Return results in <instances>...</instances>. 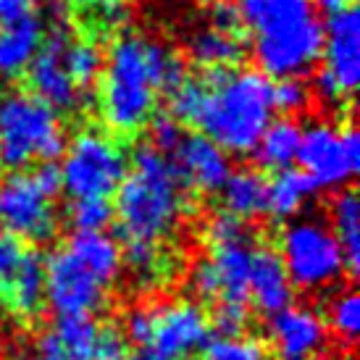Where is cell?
I'll return each mask as SVG.
<instances>
[{"label":"cell","instance_id":"obj_1","mask_svg":"<svg viewBox=\"0 0 360 360\" xmlns=\"http://www.w3.org/2000/svg\"><path fill=\"white\" fill-rule=\"evenodd\" d=\"M274 82L258 69H213L169 92L171 116L226 153H252L274 121Z\"/></svg>","mask_w":360,"mask_h":360},{"label":"cell","instance_id":"obj_2","mask_svg":"<svg viewBox=\"0 0 360 360\" xmlns=\"http://www.w3.org/2000/svg\"><path fill=\"white\" fill-rule=\"evenodd\" d=\"M187 79L184 63L158 40L127 32L103 58L98 110L105 127L134 134L155 116L160 92H171Z\"/></svg>","mask_w":360,"mask_h":360},{"label":"cell","instance_id":"obj_3","mask_svg":"<svg viewBox=\"0 0 360 360\" xmlns=\"http://www.w3.org/2000/svg\"><path fill=\"white\" fill-rule=\"evenodd\" d=\"M252 32V58L269 79H300L321 60L323 24L310 0H240Z\"/></svg>","mask_w":360,"mask_h":360},{"label":"cell","instance_id":"obj_4","mask_svg":"<svg viewBox=\"0 0 360 360\" xmlns=\"http://www.w3.org/2000/svg\"><path fill=\"white\" fill-rule=\"evenodd\" d=\"M184 213L187 198L171 158L153 145L137 148L116 190L113 216L119 221L121 237L127 245H160L179 229Z\"/></svg>","mask_w":360,"mask_h":360},{"label":"cell","instance_id":"obj_5","mask_svg":"<svg viewBox=\"0 0 360 360\" xmlns=\"http://www.w3.org/2000/svg\"><path fill=\"white\" fill-rule=\"evenodd\" d=\"M66 148L58 110L32 92L0 95V169L24 171L30 163H51Z\"/></svg>","mask_w":360,"mask_h":360},{"label":"cell","instance_id":"obj_6","mask_svg":"<svg viewBox=\"0 0 360 360\" xmlns=\"http://www.w3.org/2000/svg\"><path fill=\"white\" fill-rule=\"evenodd\" d=\"M58 166L60 190L71 200L105 198L110 200L129 169V158L119 142L103 129H82L69 148H63Z\"/></svg>","mask_w":360,"mask_h":360},{"label":"cell","instance_id":"obj_7","mask_svg":"<svg viewBox=\"0 0 360 360\" xmlns=\"http://www.w3.org/2000/svg\"><path fill=\"white\" fill-rule=\"evenodd\" d=\"M279 260L292 287L302 292H321L345 276L347 263L329 224L316 219H297L287 224L279 237Z\"/></svg>","mask_w":360,"mask_h":360},{"label":"cell","instance_id":"obj_8","mask_svg":"<svg viewBox=\"0 0 360 360\" xmlns=\"http://www.w3.org/2000/svg\"><path fill=\"white\" fill-rule=\"evenodd\" d=\"M300 171L313 181L316 190H334L350 184L360 169V140L352 127L334 124H310L302 129Z\"/></svg>","mask_w":360,"mask_h":360},{"label":"cell","instance_id":"obj_9","mask_svg":"<svg viewBox=\"0 0 360 360\" xmlns=\"http://www.w3.org/2000/svg\"><path fill=\"white\" fill-rule=\"evenodd\" d=\"M323 69L316 77V92L323 101L342 103L358 90L360 82V16L345 8L323 24Z\"/></svg>","mask_w":360,"mask_h":360},{"label":"cell","instance_id":"obj_10","mask_svg":"<svg viewBox=\"0 0 360 360\" xmlns=\"http://www.w3.org/2000/svg\"><path fill=\"white\" fill-rule=\"evenodd\" d=\"M0 221L24 242H45L58 231L56 198L37 184L32 171H11L0 184Z\"/></svg>","mask_w":360,"mask_h":360},{"label":"cell","instance_id":"obj_11","mask_svg":"<svg viewBox=\"0 0 360 360\" xmlns=\"http://www.w3.org/2000/svg\"><path fill=\"white\" fill-rule=\"evenodd\" d=\"M110 287L63 245L45 258V305L58 316H92L105 305Z\"/></svg>","mask_w":360,"mask_h":360},{"label":"cell","instance_id":"obj_12","mask_svg":"<svg viewBox=\"0 0 360 360\" xmlns=\"http://www.w3.org/2000/svg\"><path fill=\"white\" fill-rule=\"evenodd\" d=\"M250 263L252 245L248 237L226 242V245H216V248H210L208 258H202L192 269V290L198 292L202 300L248 308Z\"/></svg>","mask_w":360,"mask_h":360},{"label":"cell","instance_id":"obj_13","mask_svg":"<svg viewBox=\"0 0 360 360\" xmlns=\"http://www.w3.org/2000/svg\"><path fill=\"white\" fill-rule=\"evenodd\" d=\"M210 340V316L192 300L153 305V352L163 360H187Z\"/></svg>","mask_w":360,"mask_h":360},{"label":"cell","instance_id":"obj_14","mask_svg":"<svg viewBox=\"0 0 360 360\" xmlns=\"http://www.w3.org/2000/svg\"><path fill=\"white\" fill-rule=\"evenodd\" d=\"M269 342L276 360H319L326 352L329 329L310 305H287L271 316Z\"/></svg>","mask_w":360,"mask_h":360},{"label":"cell","instance_id":"obj_15","mask_svg":"<svg viewBox=\"0 0 360 360\" xmlns=\"http://www.w3.org/2000/svg\"><path fill=\"white\" fill-rule=\"evenodd\" d=\"M69 42V32L63 24H58L51 32V37L42 40L40 53L27 69V79H30L32 95L48 103L53 110H74L79 108L82 90L71 82L69 71L63 66V48Z\"/></svg>","mask_w":360,"mask_h":360},{"label":"cell","instance_id":"obj_16","mask_svg":"<svg viewBox=\"0 0 360 360\" xmlns=\"http://www.w3.org/2000/svg\"><path fill=\"white\" fill-rule=\"evenodd\" d=\"M171 155L181 184H190L198 192H219L231 174L229 153L202 134H181Z\"/></svg>","mask_w":360,"mask_h":360},{"label":"cell","instance_id":"obj_17","mask_svg":"<svg viewBox=\"0 0 360 360\" xmlns=\"http://www.w3.org/2000/svg\"><path fill=\"white\" fill-rule=\"evenodd\" d=\"M292 287L287 271L281 266L276 250L271 248H252L250 279H248V297L263 316H274L292 305Z\"/></svg>","mask_w":360,"mask_h":360},{"label":"cell","instance_id":"obj_18","mask_svg":"<svg viewBox=\"0 0 360 360\" xmlns=\"http://www.w3.org/2000/svg\"><path fill=\"white\" fill-rule=\"evenodd\" d=\"M45 40V27L37 16L8 24L0 30V77L16 79L24 77Z\"/></svg>","mask_w":360,"mask_h":360},{"label":"cell","instance_id":"obj_19","mask_svg":"<svg viewBox=\"0 0 360 360\" xmlns=\"http://www.w3.org/2000/svg\"><path fill=\"white\" fill-rule=\"evenodd\" d=\"M77 258L87 266V269L103 279L108 287L116 284L124 266V255H121V245L116 237H110L108 231H74L66 242Z\"/></svg>","mask_w":360,"mask_h":360},{"label":"cell","instance_id":"obj_20","mask_svg":"<svg viewBox=\"0 0 360 360\" xmlns=\"http://www.w3.org/2000/svg\"><path fill=\"white\" fill-rule=\"evenodd\" d=\"M0 300H6L11 313H16L19 319H34L45 308V258L40 252H27L21 269L16 271Z\"/></svg>","mask_w":360,"mask_h":360},{"label":"cell","instance_id":"obj_21","mask_svg":"<svg viewBox=\"0 0 360 360\" xmlns=\"http://www.w3.org/2000/svg\"><path fill=\"white\" fill-rule=\"evenodd\" d=\"M300 140H302V129L297 121L276 119L263 129V134L255 142L252 153H255V158H258V163L263 169L284 171V169H292L297 163Z\"/></svg>","mask_w":360,"mask_h":360},{"label":"cell","instance_id":"obj_22","mask_svg":"<svg viewBox=\"0 0 360 360\" xmlns=\"http://www.w3.org/2000/svg\"><path fill=\"white\" fill-rule=\"evenodd\" d=\"M316 195L313 181L297 169L276 171V176L266 187V213L274 219H295Z\"/></svg>","mask_w":360,"mask_h":360},{"label":"cell","instance_id":"obj_23","mask_svg":"<svg viewBox=\"0 0 360 360\" xmlns=\"http://www.w3.org/2000/svg\"><path fill=\"white\" fill-rule=\"evenodd\" d=\"M266 187H269V181L263 179L260 171H231L229 179L224 181V187L219 190L221 200H224V210L242 221L266 213Z\"/></svg>","mask_w":360,"mask_h":360},{"label":"cell","instance_id":"obj_24","mask_svg":"<svg viewBox=\"0 0 360 360\" xmlns=\"http://www.w3.org/2000/svg\"><path fill=\"white\" fill-rule=\"evenodd\" d=\"M190 58L202 69H234V63L242 58L240 32L202 27L190 37Z\"/></svg>","mask_w":360,"mask_h":360},{"label":"cell","instance_id":"obj_25","mask_svg":"<svg viewBox=\"0 0 360 360\" xmlns=\"http://www.w3.org/2000/svg\"><path fill=\"white\" fill-rule=\"evenodd\" d=\"M331 216V226L334 237L340 242L342 255H345V263H347V271L350 274H358L360 266V202L358 195L352 190H342L334 200H331L329 208Z\"/></svg>","mask_w":360,"mask_h":360},{"label":"cell","instance_id":"obj_26","mask_svg":"<svg viewBox=\"0 0 360 360\" xmlns=\"http://www.w3.org/2000/svg\"><path fill=\"white\" fill-rule=\"evenodd\" d=\"M98 331L101 323L92 316H63L56 321V329L51 334L71 360H92Z\"/></svg>","mask_w":360,"mask_h":360},{"label":"cell","instance_id":"obj_27","mask_svg":"<svg viewBox=\"0 0 360 360\" xmlns=\"http://www.w3.org/2000/svg\"><path fill=\"white\" fill-rule=\"evenodd\" d=\"M103 51L98 48V42L87 40H69L63 48V66L69 71L71 82L79 87V90H90L95 82L101 79L103 71Z\"/></svg>","mask_w":360,"mask_h":360},{"label":"cell","instance_id":"obj_28","mask_svg":"<svg viewBox=\"0 0 360 360\" xmlns=\"http://www.w3.org/2000/svg\"><path fill=\"white\" fill-rule=\"evenodd\" d=\"M326 329H331L340 340L352 342L360 329V297L355 290H342L326 305Z\"/></svg>","mask_w":360,"mask_h":360},{"label":"cell","instance_id":"obj_29","mask_svg":"<svg viewBox=\"0 0 360 360\" xmlns=\"http://www.w3.org/2000/svg\"><path fill=\"white\" fill-rule=\"evenodd\" d=\"M124 260H127V266L131 269V276L137 279L140 287L145 290H150L155 287L160 279H163V258H160V250L158 245H142V242H131L127 245V250H121Z\"/></svg>","mask_w":360,"mask_h":360},{"label":"cell","instance_id":"obj_30","mask_svg":"<svg viewBox=\"0 0 360 360\" xmlns=\"http://www.w3.org/2000/svg\"><path fill=\"white\" fill-rule=\"evenodd\" d=\"M202 350L205 360H269L263 342L245 334H219Z\"/></svg>","mask_w":360,"mask_h":360},{"label":"cell","instance_id":"obj_31","mask_svg":"<svg viewBox=\"0 0 360 360\" xmlns=\"http://www.w3.org/2000/svg\"><path fill=\"white\" fill-rule=\"evenodd\" d=\"M69 221L77 231H105L113 221V205L105 198H82L71 200Z\"/></svg>","mask_w":360,"mask_h":360},{"label":"cell","instance_id":"obj_32","mask_svg":"<svg viewBox=\"0 0 360 360\" xmlns=\"http://www.w3.org/2000/svg\"><path fill=\"white\" fill-rule=\"evenodd\" d=\"M77 6L98 30H113L127 19V0H77Z\"/></svg>","mask_w":360,"mask_h":360},{"label":"cell","instance_id":"obj_33","mask_svg":"<svg viewBox=\"0 0 360 360\" xmlns=\"http://www.w3.org/2000/svg\"><path fill=\"white\" fill-rule=\"evenodd\" d=\"M27 252H30V248L24 245V240L13 237L11 231H0V297L6 295L16 271L21 269Z\"/></svg>","mask_w":360,"mask_h":360},{"label":"cell","instance_id":"obj_34","mask_svg":"<svg viewBox=\"0 0 360 360\" xmlns=\"http://www.w3.org/2000/svg\"><path fill=\"white\" fill-rule=\"evenodd\" d=\"M271 98H274V110L292 116V113H300L308 108L310 92L300 79H276Z\"/></svg>","mask_w":360,"mask_h":360},{"label":"cell","instance_id":"obj_35","mask_svg":"<svg viewBox=\"0 0 360 360\" xmlns=\"http://www.w3.org/2000/svg\"><path fill=\"white\" fill-rule=\"evenodd\" d=\"M205 242L208 248H216V245H226V242H237L248 237V229H245V221L231 216L226 210H221L216 216H210L208 224H205Z\"/></svg>","mask_w":360,"mask_h":360},{"label":"cell","instance_id":"obj_36","mask_svg":"<svg viewBox=\"0 0 360 360\" xmlns=\"http://www.w3.org/2000/svg\"><path fill=\"white\" fill-rule=\"evenodd\" d=\"M124 337L129 345H140V347H150L153 340V305H140L131 308L124 319Z\"/></svg>","mask_w":360,"mask_h":360},{"label":"cell","instance_id":"obj_37","mask_svg":"<svg viewBox=\"0 0 360 360\" xmlns=\"http://www.w3.org/2000/svg\"><path fill=\"white\" fill-rule=\"evenodd\" d=\"M92 360H129V342L119 326H101Z\"/></svg>","mask_w":360,"mask_h":360},{"label":"cell","instance_id":"obj_38","mask_svg":"<svg viewBox=\"0 0 360 360\" xmlns=\"http://www.w3.org/2000/svg\"><path fill=\"white\" fill-rule=\"evenodd\" d=\"M150 134H153V148L160 150L163 155H169V153H174V148L181 140L179 121L174 119V116H160V119L153 121Z\"/></svg>","mask_w":360,"mask_h":360},{"label":"cell","instance_id":"obj_39","mask_svg":"<svg viewBox=\"0 0 360 360\" xmlns=\"http://www.w3.org/2000/svg\"><path fill=\"white\" fill-rule=\"evenodd\" d=\"M248 321V308L242 305H219L213 313V326L219 334H242V326Z\"/></svg>","mask_w":360,"mask_h":360},{"label":"cell","instance_id":"obj_40","mask_svg":"<svg viewBox=\"0 0 360 360\" xmlns=\"http://www.w3.org/2000/svg\"><path fill=\"white\" fill-rule=\"evenodd\" d=\"M210 27L216 30H226V32H240L242 30V19H240V11L231 0H216L210 6Z\"/></svg>","mask_w":360,"mask_h":360},{"label":"cell","instance_id":"obj_41","mask_svg":"<svg viewBox=\"0 0 360 360\" xmlns=\"http://www.w3.org/2000/svg\"><path fill=\"white\" fill-rule=\"evenodd\" d=\"M37 16V0H0V30Z\"/></svg>","mask_w":360,"mask_h":360},{"label":"cell","instance_id":"obj_42","mask_svg":"<svg viewBox=\"0 0 360 360\" xmlns=\"http://www.w3.org/2000/svg\"><path fill=\"white\" fill-rule=\"evenodd\" d=\"M34 360H71V358L60 350L58 342H56V337H53V334H42L40 342H37Z\"/></svg>","mask_w":360,"mask_h":360},{"label":"cell","instance_id":"obj_43","mask_svg":"<svg viewBox=\"0 0 360 360\" xmlns=\"http://www.w3.org/2000/svg\"><path fill=\"white\" fill-rule=\"evenodd\" d=\"M316 6H319L321 11H326V13H340V11L350 8L352 0H316Z\"/></svg>","mask_w":360,"mask_h":360},{"label":"cell","instance_id":"obj_44","mask_svg":"<svg viewBox=\"0 0 360 360\" xmlns=\"http://www.w3.org/2000/svg\"><path fill=\"white\" fill-rule=\"evenodd\" d=\"M129 360H163V358L153 350H142V352H137V355H129Z\"/></svg>","mask_w":360,"mask_h":360},{"label":"cell","instance_id":"obj_45","mask_svg":"<svg viewBox=\"0 0 360 360\" xmlns=\"http://www.w3.org/2000/svg\"><path fill=\"white\" fill-rule=\"evenodd\" d=\"M8 360H30V355H27V352H13Z\"/></svg>","mask_w":360,"mask_h":360},{"label":"cell","instance_id":"obj_46","mask_svg":"<svg viewBox=\"0 0 360 360\" xmlns=\"http://www.w3.org/2000/svg\"><path fill=\"white\" fill-rule=\"evenodd\" d=\"M0 350H3V323H0Z\"/></svg>","mask_w":360,"mask_h":360}]
</instances>
